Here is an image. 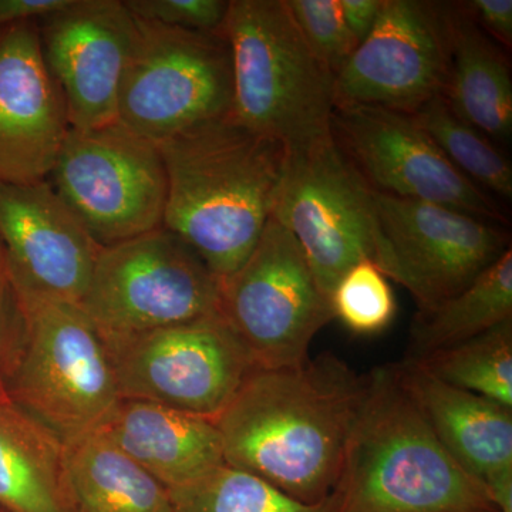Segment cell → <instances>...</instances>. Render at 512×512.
<instances>
[{"label": "cell", "mask_w": 512, "mask_h": 512, "mask_svg": "<svg viewBox=\"0 0 512 512\" xmlns=\"http://www.w3.org/2000/svg\"><path fill=\"white\" fill-rule=\"evenodd\" d=\"M367 375L320 355L256 370L215 419L224 463L306 504L326 500L342 477Z\"/></svg>", "instance_id": "1"}, {"label": "cell", "mask_w": 512, "mask_h": 512, "mask_svg": "<svg viewBox=\"0 0 512 512\" xmlns=\"http://www.w3.org/2000/svg\"><path fill=\"white\" fill-rule=\"evenodd\" d=\"M157 146L167 174L163 228L225 281L247 261L272 217L288 150L229 117Z\"/></svg>", "instance_id": "2"}, {"label": "cell", "mask_w": 512, "mask_h": 512, "mask_svg": "<svg viewBox=\"0 0 512 512\" xmlns=\"http://www.w3.org/2000/svg\"><path fill=\"white\" fill-rule=\"evenodd\" d=\"M338 488L339 512H497L434 436L397 365L367 375Z\"/></svg>", "instance_id": "3"}, {"label": "cell", "mask_w": 512, "mask_h": 512, "mask_svg": "<svg viewBox=\"0 0 512 512\" xmlns=\"http://www.w3.org/2000/svg\"><path fill=\"white\" fill-rule=\"evenodd\" d=\"M221 32L232 57L229 119L288 151L330 134L335 74L303 39L286 0H231Z\"/></svg>", "instance_id": "4"}, {"label": "cell", "mask_w": 512, "mask_h": 512, "mask_svg": "<svg viewBox=\"0 0 512 512\" xmlns=\"http://www.w3.org/2000/svg\"><path fill=\"white\" fill-rule=\"evenodd\" d=\"M15 292L25 332L6 396L63 444L99 430L121 400L100 333L77 303Z\"/></svg>", "instance_id": "5"}, {"label": "cell", "mask_w": 512, "mask_h": 512, "mask_svg": "<svg viewBox=\"0 0 512 512\" xmlns=\"http://www.w3.org/2000/svg\"><path fill=\"white\" fill-rule=\"evenodd\" d=\"M272 217L296 239L326 298L362 261L373 262L387 279H394L373 190L342 153L332 131L288 151Z\"/></svg>", "instance_id": "6"}, {"label": "cell", "mask_w": 512, "mask_h": 512, "mask_svg": "<svg viewBox=\"0 0 512 512\" xmlns=\"http://www.w3.org/2000/svg\"><path fill=\"white\" fill-rule=\"evenodd\" d=\"M220 293L200 256L160 228L101 248L79 305L111 346L220 313Z\"/></svg>", "instance_id": "7"}, {"label": "cell", "mask_w": 512, "mask_h": 512, "mask_svg": "<svg viewBox=\"0 0 512 512\" xmlns=\"http://www.w3.org/2000/svg\"><path fill=\"white\" fill-rule=\"evenodd\" d=\"M136 19L117 121L160 144L229 116L232 57L222 32L167 28Z\"/></svg>", "instance_id": "8"}, {"label": "cell", "mask_w": 512, "mask_h": 512, "mask_svg": "<svg viewBox=\"0 0 512 512\" xmlns=\"http://www.w3.org/2000/svg\"><path fill=\"white\" fill-rule=\"evenodd\" d=\"M47 181L101 248L163 228V157L156 143L119 121L70 128Z\"/></svg>", "instance_id": "9"}, {"label": "cell", "mask_w": 512, "mask_h": 512, "mask_svg": "<svg viewBox=\"0 0 512 512\" xmlns=\"http://www.w3.org/2000/svg\"><path fill=\"white\" fill-rule=\"evenodd\" d=\"M220 315L258 370L302 365L335 319L301 247L274 217L247 261L221 282Z\"/></svg>", "instance_id": "10"}, {"label": "cell", "mask_w": 512, "mask_h": 512, "mask_svg": "<svg viewBox=\"0 0 512 512\" xmlns=\"http://www.w3.org/2000/svg\"><path fill=\"white\" fill-rule=\"evenodd\" d=\"M121 399L215 420L256 366L220 313L107 346Z\"/></svg>", "instance_id": "11"}, {"label": "cell", "mask_w": 512, "mask_h": 512, "mask_svg": "<svg viewBox=\"0 0 512 512\" xmlns=\"http://www.w3.org/2000/svg\"><path fill=\"white\" fill-rule=\"evenodd\" d=\"M448 73V5L384 0L375 28L335 76V109L366 106L414 116L444 96Z\"/></svg>", "instance_id": "12"}, {"label": "cell", "mask_w": 512, "mask_h": 512, "mask_svg": "<svg viewBox=\"0 0 512 512\" xmlns=\"http://www.w3.org/2000/svg\"><path fill=\"white\" fill-rule=\"evenodd\" d=\"M330 131L373 191L433 202L505 224L494 195L460 173L414 116L377 107H336Z\"/></svg>", "instance_id": "13"}, {"label": "cell", "mask_w": 512, "mask_h": 512, "mask_svg": "<svg viewBox=\"0 0 512 512\" xmlns=\"http://www.w3.org/2000/svg\"><path fill=\"white\" fill-rule=\"evenodd\" d=\"M373 200L393 281L420 311L463 292L511 248L503 229L466 212L376 191Z\"/></svg>", "instance_id": "14"}, {"label": "cell", "mask_w": 512, "mask_h": 512, "mask_svg": "<svg viewBox=\"0 0 512 512\" xmlns=\"http://www.w3.org/2000/svg\"><path fill=\"white\" fill-rule=\"evenodd\" d=\"M40 47L73 130L116 123L121 82L136 36L123 0H70L37 22Z\"/></svg>", "instance_id": "15"}, {"label": "cell", "mask_w": 512, "mask_h": 512, "mask_svg": "<svg viewBox=\"0 0 512 512\" xmlns=\"http://www.w3.org/2000/svg\"><path fill=\"white\" fill-rule=\"evenodd\" d=\"M0 245L13 288L77 305L101 251L47 180L0 184Z\"/></svg>", "instance_id": "16"}, {"label": "cell", "mask_w": 512, "mask_h": 512, "mask_svg": "<svg viewBox=\"0 0 512 512\" xmlns=\"http://www.w3.org/2000/svg\"><path fill=\"white\" fill-rule=\"evenodd\" d=\"M69 130L37 22L0 29V184L47 180Z\"/></svg>", "instance_id": "17"}, {"label": "cell", "mask_w": 512, "mask_h": 512, "mask_svg": "<svg viewBox=\"0 0 512 512\" xmlns=\"http://www.w3.org/2000/svg\"><path fill=\"white\" fill-rule=\"evenodd\" d=\"M400 379L434 436L454 461L481 485L512 471V409L457 389L406 359Z\"/></svg>", "instance_id": "18"}, {"label": "cell", "mask_w": 512, "mask_h": 512, "mask_svg": "<svg viewBox=\"0 0 512 512\" xmlns=\"http://www.w3.org/2000/svg\"><path fill=\"white\" fill-rule=\"evenodd\" d=\"M99 430L168 490L225 464L215 420L164 404L121 399Z\"/></svg>", "instance_id": "19"}, {"label": "cell", "mask_w": 512, "mask_h": 512, "mask_svg": "<svg viewBox=\"0 0 512 512\" xmlns=\"http://www.w3.org/2000/svg\"><path fill=\"white\" fill-rule=\"evenodd\" d=\"M450 73L444 100L451 111L490 140L512 134V79L507 55L478 28L460 3L448 5Z\"/></svg>", "instance_id": "20"}, {"label": "cell", "mask_w": 512, "mask_h": 512, "mask_svg": "<svg viewBox=\"0 0 512 512\" xmlns=\"http://www.w3.org/2000/svg\"><path fill=\"white\" fill-rule=\"evenodd\" d=\"M0 507L10 512H74L64 444L0 393Z\"/></svg>", "instance_id": "21"}, {"label": "cell", "mask_w": 512, "mask_h": 512, "mask_svg": "<svg viewBox=\"0 0 512 512\" xmlns=\"http://www.w3.org/2000/svg\"><path fill=\"white\" fill-rule=\"evenodd\" d=\"M74 512H174L170 490L100 430L64 444Z\"/></svg>", "instance_id": "22"}, {"label": "cell", "mask_w": 512, "mask_h": 512, "mask_svg": "<svg viewBox=\"0 0 512 512\" xmlns=\"http://www.w3.org/2000/svg\"><path fill=\"white\" fill-rule=\"evenodd\" d=\"M511 318L512 249L508 248L463 292L417 313L407 359L453 348Z\"/></svg>", "instance_id": "23"}, {"label": "cell", "mask_w": 512, "mask_h": 512, "mask_svg": "<svg viewBox=\"0 0 512 512\" xmlns=\"http://www.w3.org/2000/svg\"><path fill=\"white\" fill-rule=\"evenodd\" d=\"M170 495L174 512H339L342 504L339 488L320 503H301L227 464L173 488Z\"/></svg>", "instance_id": "24"}, {"label": "cell", "mask_w": 512, "mask_h": 512, "mask_svg": "<svg viewBox=\"0 0 512 512\" xmlns=\"http://www.w3.org/2000/svg\"><path fill=\"white\" fill-rule=\"evenodd\" d=\"M413 362L441 382L512 409V318L476 338Z\"/></svg>", "instance_id": "25"}, {"label": "cell", "mask_w": 512, "mask_h": 512, "mask_svg": "<svg viewBox=\"0 0 512 512\" xmlns=\"http://www.w3.org/2000/svg\"><path fill=\"white\" fill-rule=\"evenodd\" d=\"M414 119L468 180L490 194L494 192L505 200H511L510 161L495 148L490 138L458 119L443 96L426 104L419 113L414 114Z\"/></svg>", "instance_id": "26"}, {"label": "cell", "mask_w": 512, "mask_h": 512, "mask_svg": "<svg viewBox=\"0 0 512 512\" xmlns=\"http://www.w3.org/2000/svg\"><path fill=\"white\" fill-rule=\"evenodd\" d=\"M333 318L357 335H375L392 323L396 299L373 262L362 261L339 279L329 296Z\"/></svg>", "instance_id": "27"}, {"label": "cell", "mask_w": 512, "mask_h": 512, "mask_svg": "<svg viewBox=\"0 0 512 512\" xmlns=\"http://www.w3.org/2000/svg\"><path fill=\"white\" fill-rule=\"evenodd\" d=\"M286 6L312 52L336 76L359 46L339 0H286Z\"/></svg>", "instance_id": "28"}, {"label": "cell", "mask_w": 512, "mask_h": 512, "mask_svg": "<svg viewBox=\"0 0 512 512\" xmlns=\"http://www.w3.org/2000/svg\"><path fill=\"white\" fill-rule=\"evenodd\" d=\"M134 18L167 28L192 32H221L227 18V0H126Z\"/></svg>", "instance_id": "29"}, {"label": "cell", "mask_w": 512, "mask_h": 512, "mask_svg": "<svg viewBox=\"0 0 512 512\" xmlns=\"http://www.w3.org/2000/svg\"><path fill=\"white\" fill-rule=\"evenodd\" d=\"M25 332V318L18 293L9 279L0 275V393H5V382Z\"/></svg>", "instance_id": "30"}, {"label": "cell", "mask_w": 512, "mask_h": 512, "mask_svg": "<svg viewBox=\"0 0 512 512\" xmlns=\"http://www.w3.org/2000/svg\"><path fill=\"white\" fill-rule=\"evenodd\" d=\"M460 6L485 35L504 49H511V0H470V2L460 3Z\"/></svg>", "instance_id": "31"}, {"label": "cell", "mask_w": 512, "mask_h": 512, "mask_svg": "<svg viewBox=\"0 0 512 512\" xmlns=\"http://www.w3.org/2000/svg\"><path fill=\"white\" fill-rule=\"evenodd\" d=\"M69 3L70 0H0V29L16 23L39 22Z\"/></svg>", "instance_id": "32"}, {"label": "cell", "mask_w": 512, "mask_h": 512, "mask_svg": "<svg viewBox=\"0 0 512 512\" xmlns=\"http://www.w3.org/2000/svg\"><path fill=\"white\" fill-rule=\"evenodd\" d=\"M384 0H339L343 19L357 43H362L375 28Z\"/></svg>", "instance_id": "33"}, {"label": "cell", "mask_w": 512, "mask_h": 512, "mask_svg": "<svg viewBox=\"0 0 512 512\" xmlns=\"http://www.w3.org/2000/svg\"><path fill=\"white\" fill-rule=\"evenodd\" d=\"M0 275H3L5 276V278H8V272H6L5 254H3L2 245H0Z\"/></svg>", "instance_id": "34"}]
</instances>
